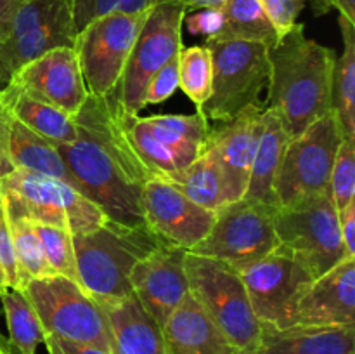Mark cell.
I'll return each mask as SVG.
<instances>
[{
  "mask_svg": "<svg viewBox=\"0 0 355 354\" xmlns=\"http://www.w3.org/2000/svg\"><path fill=\"white\" fill-rule=\"evenodd\" d=\"M10 288V283H9V278H7L6 271H3V267L0 266V295L6 294L7 290Z\"/></svg>",
  "mask_w": 355,
  "mask_h": 354,
  "instance_id": "obj_47",
  "label": "cell"
},
{
  "mask_svg": "<svg viewBox=\"0 0 355 354\" xmlns=\"http://www.w3.org/2000/svg\"><path fill=\"white\" fill-rule=\"evenodd\" d=\"M9 344L16 354H37V347L44 344L45 330L35 312L33 305L19 288H9L0 295Z\"/></svg>",
  "mask_w": 355,
  "mask_h": 354,
  "instance_id": "obj_30",
  "label": "cell"
},
{
  "mask_svg": "<svg viewBox=\"0 0 355 354\" xmlns=\"http://www.w3.org/2000/svg\"><path fill=\"white\" fill-rule=\"evenodd\" d=\"M179 56L170 59L162 69L153 75L149 80L148 87H146L144 94V104H158L166 101L168 97L173 96L177 89H179Z\"/></svg>",
  "mask_w": 355,
  "mask_h": 354,
  "instance_id": "obj_38",
  "label": "cell"
},
{
  "mask_svg": "<svg viewBox=\"0 0 355 354\" xmlns=\"http://www.w3.org/2000/svg\"><path fill=\"white\" fill-rule=\"evenodd\" d=\"M99 305L110 325L113 354H173L162 326L142 309L134 295Z\"/></svg>",
  "mask_w": 355,
  "mask_h": 354,
  "instance_id": "obj_19",
  "label": "cell"
},
{
  "mask_svg": "<svg viewBox=\"0 0 355 354\" xmlns=\"http://www.w3.org/2000/svg\"><path fill=\"white\" fill-rule=\"evenodd\" d=\"M343 139L331 110L288 141L274 184L277 208L328 191L333 163Z\"/></svg>",
  "mask_w": 355,
  "mask_h": 354,
  "instance_id": "obj_8",
  "label": "cell"
},
{
  "mask_svg": "<svg viewBox=\"0 0 355 354\" xmlns=\"http://www.w3.org/2000/svg\"><path fill=\"white\" fill-rule=\"evenodd\" d=\"M10 124H12V115L3 101L2 92H0V180L12 172L14 167L9 156V134Z\"/></svg>",
  "mask_w": 355,
  "mask_h": 354,
  "instance_id": "obj_41",
  "label": "cell"
},
{
  "mask_svg": "<svg viewBox=\"0 0 355 354\" xmlns=\"http://www.w3.org/2000/svg\"><path fill=\"white\" fill-rule=\"evenodd\" d=\"M159 0H69L75 33L107 14H137L151 9Z\"/></svg>",
  "mask_w": 355,
  "mask_h": 354,
  "instance_id": "obj_34",
  "label": "cell"
},
{
  "mask_svg": "<svg viewBox=\"0 0 355 354\" xmlns=\"http://www.w3.org/2000/svg\"><path fill=\"white\" fill-rule=\"evenodd\" d=\"M14 354H16V353H14Z\"/></svg>",
  "mask_w": 355,
  "mask_h": 354,
  "instance_id": "obj_48",
  "label": "cell"
},
{
  "mask_svg": "<svg viewBox=\"0 0 355 354\" xmlns=\"http://www.w3.org/2000/svg\"><path fill=\"white\" fill-rule=\"evenodd\" d=\"M21 0H0V42L6 40L7 33H9L10 19L14 16L17 3Z\"/></svg>",
  "mask_w": 355,
  "mask_h": 354,
  "instance_id": "obj_45",
  "label": "cell"
},
{
  "mask_svg": "<svg viewBox=\"0 0 355 354\" xmlns=\"http://www.w3.org/2000/svg\"><path fill=\"white\" fill-rule=\"evenodd\" d=\"M343 52L336 58L331 87V110L343 137L355 139V24L338 17Z\"/></svg>",
  "mask_w": 355,
  "mask_h": 354,
  "instance_id": "obj_27",
  "label": "cell"
},
{
  "mask_svg": "<svg viewBox=\"0 0 355 354\" xmlns=\"http://www.w3.org/2000/svg\"><path fill=\"white\" fill-rule=\"evenodd\" d=\"M338 221L343 246L349 255L355 257V201L338 212Z\"/></svg>",
  "mask_w": 355,
  "mask_h": 354,
  "instance_id": "obj_44",
  "label": "cell"
},
{
  "mask_svg": "<svg viewBox=\"0 0 355 354\" xmlns=\"http://www.w3.org/2000/svg\"><path fill=\"white\" fill-rule=\"evenodd\" d=\"M3 201L37 226H52L80 235L107 217L92 200L69 184L28 169H14L0 180Z\"/></svg>",
  "mask_w": 355,
  "mask_h": 354,
  "instance_id": "obj_6",
  "label": "cell"
},
{
  "mask_svg": "<svg viewBox=\"0 0 355 354\" xmlns=\"http://www.w3.org/2000/svg\"><path fill=\"white\" fill-rule=\"evenodd\" d=\"M293 325L355 326V257L309 283L295 304Z\"/></svg>",
  "mask_w": 355,
  "mask_h": 354,
  "instance_id": "obj_18",
  "label": "cell"
},
{
  "mask_svg": "<svg viewBox=\"0 0 355 354\" xmlns=\"http://www.w3.org/2000/svg\"><path fill=\"white\" fill-rule=\"evenodd\" d=\"M33 305L45 335L111 349V333L103 307L64 276L28 280L19 288Z\"/></svg>",
  "mask_w": 355,
  "mask_h": 354,
  "instance_id": "obj_7",
  "label": "cell"
},
{
  "mask_svg": "<svg viewBox=\"0 0 355 354\" xmlns=\"http://www.w3.org/2000/svg\"><path fill=\"white\" fill-rule=\"evenodd\" d=\"M262 128L263 108H248L218 128H210L205 144L214 149L220 165L225 203L245 198Z\"/></svg>",
  "mask_w": 355,
  "mask_h": 354,
  "instance_id": "obj_17",
  "label": "cell"
},
{
  "mask_svg": "<svg viewBox=\"0 0 355 354\" xmlns=\"http://www.w3.org/2000/svg\"><path fill=\"white\" fill-rule=\"evenodd\" d=\"M252 354H355V326H262Z\"/></svg>",
  "mask_w": 355,
  "mask_h": 354,
  "instance_id": "obj_20",
  "label": "cell"
},
{
  "mask_svg": "<svg viewBox=\"0 0 355 354\" xmlns=\"http://www.w3.org/2000/svg\"><path fill=\"white\" fill-rule=\"evenodd\" d=\"M187 10L179 0H159L142 24L125 71L116 87L118 99L128 115L146 108L149 80L182 49V26Z\"/></svg>",
  "mask_w": 355,
  "mask_h": 354,
  "instance_id": "obj_10",
  "label": "cell"
},
{
  "mask_svg": "<svg viewBox=\"0 0 355 354\" xmlns=\"http://www.w3.org/2000/svg\"><path fill=\"white\" fill-rule=\"evenodd\" d=\"M335 62V49L309 38L302 23L269 49L266 108L279 111L291 137L331 111Z\"/></svg>",
  "mask_w": 355,
  "mask_h": 354,
  "instance_id": "obj_2",
  "label": "cell"
},
{
  "mask_svg": "<svg viewBox=\"0 0 355 354\" xmlns=\"http://www.w3.org/2000/svg\"><path fill=\"white\" fill-rule=\"evenodd\" d=\"M162 330L173 354H239L191 294Z\"/></svg>",
  "mask_w": 355,
  "mask_h": 354,
  "instance_id": "obj_21",
  "label": "cell"
},
{
  "mask_svg": "<svg viewBox=\"0 0 355 354\" xmlns=\"http://www.w3.org/2000/svg\"><path fill=\"white\" fill-rule=\"evenodd\" d=\"M259 3L272 24L277 40L298 23V16L305 7V0H259Z\"/></svg>",
  "mask_w": 355,
  "mask_h": 354,
  "instance_id": "obj_37",
  "label": "cell"
},
{
  "mask_svg": "<svg viewBox=\"0 0 355 354\" xmlns=\"http://www.w3.org/2000/svg\"><path fill=\"white\" fill-rule=\"evenodd\" d=\"M274 205L241 198L215 212L210 233L189 252L224 260L241 271L272 252L279 239L274 229Z\"/></svg>",
  "mask_w": 355,
  "mask_h": 354,
  "instance_id": "obj_11",
  "label": "cell"
},
{
  "mask_svg": "<svg viewBox=\"0 0 355 354\" xmlns=\"http://www.w3.org/2000/svg\"><path fill=\"white\" fill-rule=\"evenodd\" d=\"M37 233L40 236L42 246H44L45 259H47L52 271L59 276L69 278V280L78 283L71 233L61 228H52V226H37Z\"/></svg>",
  "mask_w": 355,
  "mask_h": 354,
  "instance_id": "obj_33",
  "label": "cell"
},
{
  "mask_svg": "<svg viewBox=\"0 0 355 354\" xmlns=\"http://www.w3.org/2000/svg\"><path fill=\"white\" fill-rule=\"evenodd\" d=\"M7 83L47 101L71 117L78 113L89 96L75 47H55L45 52L17 69Z\"/></svg>",
  "mask_w": 355,
  "mask_h": 354,
  "instance_id": "obj_16",
  "label": "cell"
},
{
  "mask_svg": "<svg viewBox=\"0 0 355 354\" xmlns=\"http://www.w3.org/2000/svg\"><path fill=\"white\" fill-rule=\"evenodd\" d=\"M328 191L338 212L355 201V139L345 137L340 144L329 176Z\"/></svg>",
  "mask_w": 355,
  "mask_h": 354,
  "instance_id": "obj_35",
  "label": "cell"
},
{
  "mask_svg": "<svg viewBox=\"0 0 355 354\" xmlns=\"http://www.w3.org/2000/svg\"><path fill=\"white\" fill-rule=\"evenodd\" d=\"M274 229L279 245L291 250L314 280L345 257H354L343 246L338 210L329 191L276 208Z\"/></svg>",
  "mask_w": 355,
  "mask_h": 354,
  "instance_id": "obj_9",
  "label": "cell"
},
{
  "mask_svg": "<svg viewBox=\"0 0 355 354\" xmlns=\"http://www.w3.org/2000/svg\"><path fill=\"white\" fill-rule=\"evenodd\" d=\"M148 118L153 124L168 128L173 134L186 139L187 142L198 146V148H203L205 141L210 134L208 120L200 110L194 115H153V117Z\"/></svg>",
  "mask_w": 355,
  "mask_h": 354,
  "instance_id": "obj_36",
  "label": "cell"
},
{
  "mask_svg": "<svg viewBox=\"0 0 355 354\" xmlns=\"http://www.w3.org/2000/svg\"><path fill=\"white\" fill-rule=\"evenodd\" d=\"M0 266L3 267L7 278H9L10 288L19 287V274H17V264L16 257H14L12 239H10L9 222H7L2 194H0Z\"/></svg>",
  "mask_w": 355,
  "mask_h": 354,
  "instance_id": "obj_40",
  "label": "cell"
},
{
  "mask_svg": "<svg viewBox=\"0 0 355 354\" xmlns=\"http://www.w3.org/2000/svg\"><path fill=\"white\" fill-rule=\"evenodd\" d=\"M179 87L200 110L211 94L214 62L207 45L182 47L179 52Z\"/></svg>",
  "mask_w": 355,
  "mask_h": 354,
  "instance_id": "obj_32",
  "label": "cell"
},
{
  "mask_svg": "<svg viewBox=\"0 0 355 354\" xmlns=\"http://www.w3.org/2000/svg\"><path fill=\"white\" fill-rule=\"evenodd\" d=\"M123 125L127 128V134L134 144L135 151L141 156V160L155 179H165L170 174L186 167L184 160L172 148L163 144L153 134L144 118L139 117V115H128L123 110Z\"/></svg>",
  "mask_w": 355,
  "mask_h": 354,
  "instance_id": "obj_31",
  "label": "cell"
},
{
  "mask_svg": "<svg viewBox=\"0 0 355 354\" xmlns=\"http://www.w3.org/2000/svg\"><path fill=\"white\" fill-rule=\"evenodd\" d=\"M222 12H224L222 30L218 31L217 37L205 42L245 40L260 42L267 47H274L279 42L259 0H227L222 6Z\"/></svg>",
  "mask_w": 355,
  "mask_h": 354,
  "instance_id": "obj_29",
  "label": "cell"
},
{
  "mask_svg": "<svg viewBox=\"0 0 355 354\" xmlns=\"http://www.w3.org/2000/svg\"><path fill=\"white\" fill-rule=\"evenodd\" d=\"M144 222L163 243L193 250L215 222V212L200 207L163 179H151L142 191Z\"/></svg>",
  "mask_w": 355,
  "mask_h": 354,
  "instance_id": "obj_14",
  "label": "cell"
},
{
  "mask_svg": "<svg viewBox=\"0 0 355 354\" xmlns=\"http://www.w3.org/2000/svg\"><path fill=\"white\" fill-rule=\"evenodd\" d=\"M290 139L291 134L279 111L266 108L262 135H260L252 174H250V183L245 193L246 200L262 201V203L277 207L276 196H274V184H276L281 160H283L284 149H286Z\"/></svg>",
  "mask_w": 355,
  "mask_h": 354,
  "instance_id": "obj_23",
  "label": "cell"
},
{
  "mask_svg": "<svg viewBox=\"0 0 355 354\" xmlns=\"http://www.w3.org/2000/svg\"><path fill=\"white\" fill-rule=\"evenodd\" d=\"M184 24H186L191 35L205 37L207 40H211V38L217 37L218 31L222 30V24H224V12H222V7L193 10L191 14H186Z\"/></svg>",
  "mask_w": 355,
  "mask_h": 354,
  "instance_id": "obj_39",
  "label": "cell"
},
{
  "mask_svg": "<svg viewBox=\"0 0 355 354\" xmlns=\"http://www.w3.org/2000/svg\"><path fill=\"white\" fill-rule=\"evenodd\" d=\"M163 180L172 184L184 196L207 210L217 212L222 205H225L220 165L214 149L207 144H203L196 160L184 169L170 174Z\"/></svg>",
  "mask_w": 355,
  "mask_h": 354,
  "instance_id": "obj_26",
  "label": "cell"
},
{
  "mask_svg": "<svg viewBox=\"0 0 355 354\" xmlns=\"http://www.w3.org/2000/svg\"><path fill=\"white\" fill-rule=\"evenodd\" d=\"M262 326H293V309L314 276L286 246L277 245L263 259L239 271Z\"/></svg>",
  "mask_w": 355,
  "mask_h": 354,
  "instance_id": "obj_13",
  "label": "cell"
},
{
  "mask_svg": "<svg viewBox=\"0 0 355 354\" xmlns=\"http://www.w3.org/2000/svg\"><path fill=\"white\" fill-rule=\"evenodd\" d=\"M2 97L9 108L14 120L23 124L35 134L42 135L52 144H69L76 139L75 117L52 106L17 87L7 83L2 90Z\"/></svg>",
  "mask_w": 355,
  "mask_h": 354,
  "instance_id": "obj_24",
  "label": "cell"
},
{
  "mask_svg": "<svg viewBox=\"0 0 355 354\" xmlns=\"http://www.w3.org/2000/svg\"><path fill=\"white\" fill-rule=\"evenodd\" d=\"M76 139L58 149L75 177L76 187L110 221L142 226V191L155 179L135 151L123 125V106L116 90L110 96L89 94L75 115Z\"/></svg>",
  "mask_w": 355,
  "mask_h": 354,
  "instance_id": "obj_1",
  "label": "cell"
},
{
  "mask_svg": "<svg viewBox=\"0 0 355 354\" xmlns=\"http://www.w3.org/2000/svg\"><path fill=\"white\" fill-rule=\"evenodd\" d=\"M3 200V198H2ZM6 205L7 222H9L10 239H12L14 257L17 264V274H19V287H23L28 280H38V278L55 276L52 267L45 259L44 246H42L40 236L37 233V226L24 217L21 212Z\"/></svg>",
  "mask_w": 355,
  "mask_h": 354,
  "instance_id": "obj_28",
  "label": "cell"
},
{
  "mask_svg": "<svg viewBox=\"0 0 355 354\" xmlns=\"http://www.w3.org/2000/svg\"><path fill=\"white\" fill-rule=\"evenodd\" d=\"M189 294L207 311L239 354H252L262 335L238 269L214 257L186 253Z\"/></svg>",
  "mask_w": 355,
  "mask_h": 354,
  "instance_id": "obj_4",
  "label": "cell"
},
{
  "mask_svg": "<svg viewBox=\"0 0 355 354\" xmlns=\"http://www.w3.org/2000/svg\"><path fill=\"white\" fill-rule=\"evenodd\" d=\"M162 243L146 224L127 226L110 219L92 231L73 235L80 287L99 304L132 295V269Z\"/></svg>",
  "mask_w": 355,
  "mask_h": 354,
  "instance_id": "obj_3",
  "label": "cell"
},
{
  "mask_svg": "<svg viewBox=\"0 0 355 354\" xmlns=\"http://www.w3.org/2000/svg\"><path fill=\"white\" fill-rule=\"evenodd\" d=\"M186 253L180 246L162 243L135 264L128 278L132 295L162 328L189 294Z\"/></svg>",
  "mask_w": 355,
  "mask_h": 354,
  "instance_id": "obj_15",
  "label": "cell"
},
{
  "mask_svg": "<svg viewBox=\"0 0 355 354\" xmlns=\"http://www.w3.org/2000/svg\"><path fill=\"white\" fill-rule=\"evenodd\" d=\"M71 9L54 19L0 42V82L7 83L17 69L55 47H75Z\"/></svg>",
  "mask_w": 355,
  "mask_h": 354,
  "instance_id": "obj_22",
  "label": "cell"
},
{
  "mask_svg": "<svg viewBox=\"0 0 355 354\" xmlns=\"http://www.w3.org/2000/svg\"><path fill=\"white\" fill-rule=\"evenodd\" d=\"M184 7H186L187 12H193V10L200 9H214V7H222L227 0H179Z\"/></svg>",
  "mask_w": 355,
  "mask_h": 354,
  "instance_id": "obj_46",
  "label": "cell"
},
{
  "mask_svg": "<svg viewBox=\"0 0 355 354\" xmlns=\"http://www.w3.org/2000/svg\"><path fill=\"white\" fill-rule=\"evenodd\" d=\"M49 354H113L111 351L103 347L90 346V344L71 342V340L58 339V337L45 335L44 340Z\"/></svg>",
  "mask_w": 355,
  "mask_h": 354,
  "instance_id": "obj_42",
  "label": "cell"
},
{
  "mask_svg": "<svg viewBox=\"0 0 355 354\" xmlns=\"http://www.w3.org/2000/svg\"><path fill=\"white\" fill-rule=\"evenodd\" d=\"M315 16H324L329 10H336L340 17L355 24V0H311Z\"/></svg>",
  "mask_w": 355,
  "mask_h": 354,
  "instance_id": "obj_43",
  "label": "cell"
},
{
  "mask_svg": "<svg viewBox=\"0 0 355 354\" xmlns=\"http://www.w3.org/2000/svg\"><path fill=\"white\" fill-rule=\"evenodd\" d=\"M9 156L14 169H28L44 176L54 177L75 189V177L66 167L58 146L42 135L35 134L12 118L9 134Z\"/></svg>",
  "mask_w": 355,
  "mask_h": 354,
  "instance_id": "obj_25",
  "label": "cell"
},
{
  "mask_svg": "<svg viewBox=\"0 0 355 354\" xmlns=\"http://www.w3.org/2000/svg\"><path fill=\"white\" fill-rule=\"evenodd\" d=\"M149 10L107 14L76 35L75 51L89 94L103 97L116 90Z\"/></svg>",
  "mask_w": 355,
  "mask_h": 354,
  "instance_id": "obj_12",
  "label": "cell"
},
{
  "mask_svg": "<svg viewBox=\"0 0 355 354\" xmlns=\"http://www.w3.org/2000/svg\"><path fill=\"white\" fill-rule=\"evenodd\" d=\"M211 52V94L200 108L207 120L231 121L248 108H263L269 87V49L260 42H205Z\"/></svg>",
  "mask_w": 355,
  "mask_h": 354,
  "instance_id": "obj_5",
  "label": "cell"
}]
</instances>
